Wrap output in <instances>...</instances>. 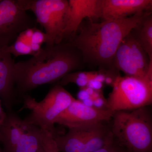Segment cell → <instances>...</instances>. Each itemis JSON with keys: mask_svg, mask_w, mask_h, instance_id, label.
<instances>
[{"mask_svg": "<svg viewBox=\"0 0 152 152\" xmlns=\"http://www.w3.org/2000/svg\"><path fill=\"white\" fill-rule=\"evenodd\" d=\"M83 62L80 52L66 42L42 48L29 59L15 64L18 98L22 99L39 86L61 80L80 69Z\"/></svg>", "mask_w": 152, "mask_h": 152, "instance_id": "1", "label": "cell"}, {"mask_svg": "<svg viewBox=\"0 0 152 152\" xmlns=\"http://www.w3.org/2000/svg\"><path fill=\"white\" fill-rule=\"evenodd\" d=\"M146 16L143 12L118 20L83 22L78 34L66 43L80 52L83 62L110 64L123 39Z\"/></svg>", "mask_w": 152, "mask_h": 152, "instance_id": "2", "label": "cell"}, {"mask_svg": "<svg viewBox=\"0 0 152 152\" xmlns=\"http://www.w3.org/2000/svg\"><path fill=\"white\" fill-rule=\"evenodd\" d=\"M113 139L125 152H152V113L148 107L114 113Z\"/></svg>", "mask_w": 152, "mask_h": 152, "instance_id": "3", "label": "cell"}, {"mask_svg": "<svg viewBox=\"0 0 152 152\" xmlns=\"http://www.w3.org/2000/svg\"><path fill=\"white\" fill-rule=\"evenodd\" d=\"M22 99L23 105L20 110L28 109L31 111L24 119L25 121L48 131L54 136L58 135L55 127L56 120L75 100L59 84L51 88L40 102H37L28 94L24 95Z\"/></svg>", "mask_w": 152, "mask_h": 152, "instance_id": "4", "label": "cell"}, {"mask_svg": "<svg viewBox=\"0 0 152 152\" xmlns=\"http://www.w3.org/2000/svg\"><path fill=\"white\" fill-rule=\"evenodd\" d=\"M20 1L24 10L32 12L37 23L45 29L46 46L51 47L63 42L69 15V1Z\"/></svg>", "mask_w": 152, "mask_h": 152, "instance_id": "5", "label": "cell"}, {"mask_svg": "<svg viewBox=\"0 0 152 152\" xmlns=\"http://www.w3.org/2000/svg\"><path fill=\"white\" fill-rule=\"evenodd\" d=\"M107 99V108L114 113L152 105V94L145 80L117 75Z\"/></svg>", "mask_w": 152, "mask_h": 152, "instance_id": "6", "label": "cell"}, {"mask_svg": "<svg viewBox=\"0 0 152 152\" xmlns=\"http://www.w3.org/2000/svg\"><path fill=\"white\" fill-rule=\"evenodd\" d=\"M37 23L20 0H0V45H10L20 33L35 28Z\"/></svg>", "mask_w": 152, "mask_h": 152, "instance_id": "7", "label": "cell"}, {"mask_svg": "<svg viewBox=\"0 0 152 152\" xmlns=\"http://www.w3.org/2000/svg\"><path fill=\"white\" fill-rule=\"evenodd\" d=\"M131 33L121 43L113 63L126 76L145 80L149 65V56L137 38Z\"/></svg>", "mask_w": 152, "mask_h": 152, "instance_id": "8", "label": "cell"}, {"mask_svg": "<svg viewBox=\"0 0 152 152\" xmlns=\"http://www.w3.org/2000/svg\"><path fill=\"white\" fill-rule=\"evenodd\" d=\"M99 124L69 129L63 135L54 136L59 152H94L102 148L104 136Z\"/></svg>", "mask_w": 152, "mask_h": 152, "instance_id": "9", "label": "cell"}, {"mask_svg": "<svg viewBox=\"0 0 152 152\" xmlns=\"http://www.w3.org/2000/svg\"><path fill=\"white\" fill-rule=\"evenodd\" d=\"M113 113L108 110H100L88 107L78 100H75L59 116L56 124L68 129L91 126L110 121Z\"/></svg>", "mask_w": 152, "mask_h": 152, "instance_id": "10", "label": "cell"}, {"mask_svg": "<svg viewBox=\"0 0 152 152\" xmlns=\"http://www.w3.org/2000/svg\"><path fill=\"white\" fill-rule=\"evenodd\" d=\"M7 47L0 45V99L7 112H10L13 111L18 96L15 79V63Z\"/></svg>", "mask_w": 152, "mask_h": 152, "instance_id": "11", "label": "cell"}, {"mask_svg": "<svg viewBox=\"0 0 152 152\" xmlns=\"http://www.w3.org/2000/svg\"><path fill=\"white\" fill-rule=\"evenodd\" d=\"M102 0H69V15L64 39L75 35L85 19L90 21L101 16Z\"/></svg>", "mask_w": 152, "mask_h": 152, "instance_id": "12", "label": "cell"}, {"mask_svg": "<svg viewBox=\"0 0 152 152\" xmlns=\"http://www.w3.org/2000/svg\"><path fill=\"white\" fill-rule=\"evenodd\" d=\"M151 0H102L101 18L104 20H118L143 12Z\"/></svg>", "mask_w": 152, "mask_h": 152, "instance_id": "13", "label": "cell"}, {"mask_svg": "<svg viewBox=\"0 0 152 152\" xmlns=\"http://www.w3.org/2000/svg\"><path fill=\"white\" fill-rule=\"evenodd\" d=\"M141 25L138 39L148 54H152V15L145 17Z\"/></svg>", "mask_w": 152, "mask_h": 152, "instance_id": "14", "label": "cell"}, {"mask_svg": "<svg viewBox=\"0 0 152 152\" xmlns=\"http://www.w3.org/2000/svg\"><path fill=\"white\" fill-rule=\"evenodd\" d=\"M6 49L9 53L15 57L24 55L34 56L31 44L26 42L18 38L13 43L7 46Z\"/></svg>", "mask_w": 152, "mask_h": 152, "instance_id": "15", "label": "cell"}, {"mask_svg": "<svg viewBox=\"0 0 152 152\" xmlns=\"http://www.w3.org/2000/svg\"><path fill=\"white\" fill-rule=\"evenodd\" d=\"M40 137L41 145L45 152H59L53 134L40 129Z\"/></svg>", "mask_w": 152, "mask_h": 152, "instance_id": "16", "label": "cell"}, {"mask_svg": "<svg viewBox=\"0 0 152 152\" xmlns=\"http://www.w3.org/2000/svg\"><path fill=\"white\" fill-rule=\"evenodd\" d=\"M46 35L45 33L40 30L34 28V32L31 37V43L38 44L42 45V44L45 43Z\"/></svg>", "mask_w": 152, "mask_h": 152, "instance_id": "17", "label": "cell"}, {"mask_svg": "<svg viewBox=\"0 0 152 152\" xmlns=\"http://www.w3.org/2000/svg\"><path fill=\"white\" fill-rule=\"evenodd\" d=\"M94 152H125L115 141H113L100 149Z\"/></svg>", "mask_w": 152, "mask_h": 152, "instance_id": "18", "label": "cell"}, {"mask_svg": "<svg viewBox=\"0 0 152 152\" xmlns=\"http://www.w3.org/2000/svg\"><path fill=\"white\" fill-rule=\"evenodd\" d=\"M94 107L100 110H108L107 99L103 95L94 100Z\"/></svg>", "mask_w": 152, "mask_h": 152, "instance_id": "19", "label": "cell"}, {"mask_svg": "<svg viewBox=\"0 0 152 152\" xmlns=\"http://www.w3.org/2000/svg\"><path fill=\"white\" fill-rule=\"evenodd\" d=\"M149 56L150 58L149 65L145 80L152 94V54L149 55Z\"/></svg>", "mask_w": 152, "mask_h": 152, "instance_id": "20", "label": "cell"}, {"mask_svg": "<svg viewBox=\"0 0 152 152\" xmlns=\"http://www.w3.org/2000/svg\"><path fill=\"white\" fill-rule=\"evenodd\" d=\"M87 87L91 88L93 90L96 91L102 92L104 87V83L96 80H90L88 83Z\"/></svg>", "mask_w": 152, "mask_h": 152, "instance_id": "21", "label": "cell"}, {"mask_svg": "<svg viewBox=\"0 0 152 152\" xmlns=\"http://www.w3.org/2000/svg\"><path fill=\"white\" fill-rule=\"evenodd\" d=\"M77 96L78 98L77 100L81 101V102H83V101L86 100L87 99L91 97L84 88H80V91L77 93Z\"/></svg>", "mask_w": 152, "mask_h": 152, "instance_id": "22", "label": "cell"}, {"mask_svg": "<svg viewBox=\"0 0 152 152\" xmlns=\"http://www.w3.org/2000/svg\"><path fill=\"white\" fill-rule=\"evenodd\" d=\"M106 76V74H105L104 73L102 72H96V73L95 75L94 80L104 83L105 80Z\"/></svg>", "mask_w": 152, "mask_h": 152, "instance_id": "23", "label": "cell"}, {"mask_svg": "<svg viewBox=\"0 0 152 152\" xmlns=\"http://www.w3.org/2000/svg\"><path fill=\"white\" fill-rule=\"evenodd\" d=\"M116 77H113L111 75L106 74L105 80L104 81L105 84L107 85H109V86H113V84L115 81V79Z\"/></svg>", "mask_w": 152, "mask_h": 152, "instance_id": "24", "label": "cell"}, {"mask_svg": "<svg viewBox=\"0 0 152 152\" xmlns=\"http://www.w3.org/2000/svg\"><path fill=\"white\" fill-rule=\"evenodd\" d=\"M82 102L84 104L88 107H94V100L91 97Z\"/></svg>", "mask_w": 152, "mask_h": 152, "instance_id": "25", "label": "cell"}, {"mask_svg": "<svg viewBox=\"0 0 152 152\" xmlns=\"http://www.w3.org/2000/svg\"><path fill=\"white\" fill-rule=\"evenodd\" d=\"M84 88L86 90V91L88 93V94L89 95L90 97L91 96L94 94L95 91L94 90H93L91 88H90L88 87H85Z\"/></svg>", "mask_w": 152, "mask_h": 152, "instance_id": "26", "label": "cell"}, {"mask_svg": "<svg viewBox=\"0 0 152 152\" xmlns=\"http://www.w3.org/2000/svg\"><path fill=\"white\" fill-rule=\"evenodd\" d=\"M37 152H45V151H44L42 147V148H41L39 150V151H38Z\"/></svg>", "mask_w": 152, "mask_h": 152, "instance_id": "27", "label": "cell"}, {"mask_svg": "<svg viewBox=\"0 0 152 152\" xmlns=\"http://www.w3.org/2000/svg\"><path fill=\"white\" fill-rule=\"evenodd\" d=\"M0 152H4L3 150L1 148V147H0Z\"/></svg>", "mask_w": 152, "mask_h": 152, "instance_id": "28", "label": "cell"}]
</instances>
